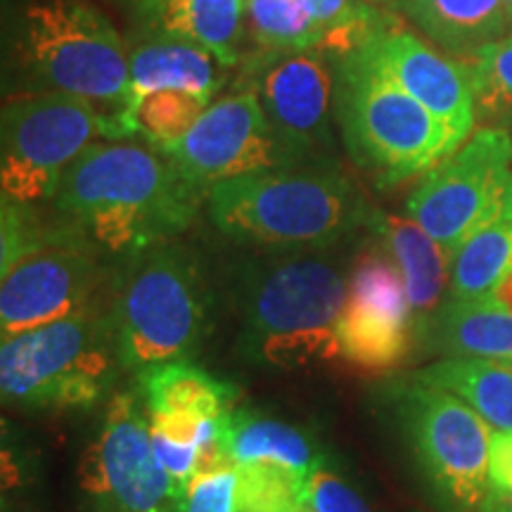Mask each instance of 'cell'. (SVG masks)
<instances>
[{"mask_svg":"<svg viewBox=\"0 0 512 512\" xmlns=\"http://www.w3.org/2000/svg\"><path fill=\"white\" fill-rule=\"evenodd\" d=\"M178 512H238V465L197 472L185 486Z\"/></svg>","mask_w":512,"mask_h":512,"instance_id":"obj_31","label":"cell"},{"mask_svg":"<svg viewBox=\"0 0 512 512\" xmlns=\"http://www.w3.org/2000/svg\"><path fill=\"white\" fill-rule=\"evenodd\" d=\"M475 93L477 121L505 128L512 121V34L465 60Z\"/></svg>","mask_w":512,"mask_h":512,"instance_id":"obj_28","label":"cell"},{"mask_svg":"<svg viewBox=\"0 0 512 512\" xmlns=\"http://www.w3.org/2000/svg\"><path fill=\"white\" fill-rule=\"evenodd\" d=\"M420 342L446 358H482L512 366V313L486 299H448L422 330Z\"/></svg>","mask_w":512,"mask_h":512,"instance_id":"obj_19","label":"cell"},{"mask_svg":"<svg viewBox=\"0 0 512 512\" xmlns=\"http://www.w3.org/2000/svg\"><path fill=\"white\" fill-rule=\"evenodd\" d=\"M81 489L95 512H178L185 491L159 463L150 418L133 392L114 394L81 460Z\"/></svg>","mask_w":512,"mask_h":512,"instance_id":"obj_11","label":"cell"},{"mask_svg":"<svg viewBox=\"0 0 512 512\" xmlns=\"http://www.w3.org/2000/svg\"><path fill=\"white\" fill-rule=\"evenodd\" d=\"M503 10H505V19H508V31L512 34V0H503Z\"/></svg>","mask_w":512,"mask_h":512,"instance_id":"obj_37","label":"cell"},{"mask_svg":"<svg viewBox=\"0 0 512 512\" xmlns=\"http://www.w3.org/2000/svg\"><path fill=\"white\" fill-rule=\"evenodd\" d=\"M64 230V221L50 223L41 221L31 204L15 202L3 197V230H0V242H3V259H0V271L8 273L17 261L29 256L36 249L48 245Z\"/></svg>","mask_w":512,"mask_h":512,"instance_id":"obj_30","label":"cell"},{"mask_svg":"<svg viewBox=\"0 0 512 512\" xmlns=\"http://www.w3.org/2000/svg\"><path fill=\"white\" fill-rule=\"evenodd\" d=\"M491 512H512V498L508 503H503L501 508H496V510H491Z\"/></svg>","mask_w":512,"mask_h":512,"instance_id":"obj_38","label":"cell"},{"mask_svg":"<svg viewBox=\"0 0 512 512\" xmlns=\"http://www.w3.org/2000/svg\"><path fill=\"white\" fill-rule=\"evenodd\" d=\"M309 472L275 460L238 465V512H311L306 503Z\"/></svg>","mask_w":512,"mask_h":512,"instance_id":"obj_27","label":"cell"},{"mask_svg":"<svg viewBox=\"0 0 512 512\" xmlns=\"http://www.w3.org/2000/svg\"><path fill=\"white\" fill-rule=\"evenodd\" d=\"M207 195L155 147L95 143L64 171L55 211L100 252L131 256L183 233Z\"/></svg>","mask_w":512,"mask_h":512,"instance_id":"obj_1","label":"cell"},{"mask_svg":"<svg viewBox=\"0 0 512 512\" xmlns=\"http://www.w3.org/2000/svg\"><path fill=\"white\" fill-rule=\"evenodd\" d=\"M207 209L230 240L275 254L328 249L370 226L375 214L342 171L320 162L211 185Z\"/></svg>","mask_w":512,"mask_h":512,"instance_id":"obj_2","label":"cell"},{"mask_svg":"<svg viewBox=\"0 0 512 512\" xmlns=\"http://www.w3.org/2000/svg\"><path fill=\"white\" fill-rule=\"evenodd\" d=\"M209 98L190 91H155L128 102L119 114L121 138H145L150 147H162L181 140L209 107Z\"/></svg>","mask_w":512,"mask_h":512,"instance_id":"obj_25","label":"cell"},{"mask_svg":"<svg viewBox=\"0 0 512 512\" xmlns=\"http://www.w3.org/2000/svg\"><path fill=\"white\" fill-rule=\"evenodd\" d=\"M486 302L512 313V259L508 268H505V273L501 275V280H498V285L494 287V292L486 297Z\"/></svg>","mask_w":512,"mask_h":512,"instance_id":"obj_34","label":"cell"},{"mask_svg":"<svg viewBox=\"0 0 512 512\" xmlns=\"http://www.w3.org/2000/svg\"><path fill=\"white\" fill-rule=\"evenodd\" d=\"M370 228L380 235L382 247L387 249L399 268L415 325H418L420 342L425 325L444 306V292L446 287H451L453 256L413 219L375 211Z\"/></svg>","mask_w":512,"mask_h":512,"instance_id":"obj_18","label":"cell"},{"mask_svg":"<svg viewBox=\"0 0 512 512\" xmlns=\"http://www.w3.org/2000/svg\"><path fill=\"white\" fill-rule=\"evenodd\" d=\"M366 48L403 91L413 95L460 138L467 140L475 131V93L470 69L463 60L437 53L394 15L370 38Z\"/></svg>","mask_w":512,"mask_h":512,"instance_id":"obj_16","label":"cell"},{"mask_svg":"<svg viewBox=\"0 0 512 512\" xmlns=\"http://www.w3.org/2000/svg\"><path fill=\"white\" fill-rule=\"evenodd\" d=\"M140 375V396L147 415L183 422L226 418L235 411L238 389L233 384L192 366L190 361L164 363Z\"/></svg>","mask_w":512,"mask_h":512,"instance_id":"obj_20","label":"cell"},{"mask_svg":"<svg viewBox=\"0 0 512 512\" xmlns=\"http://www.w3.org/2000/svg\"><path fill=\"white\" fill-rule=\"evenodd\" d=\"M335 117L351 159L396 185L427 174L465 143L382 69L363 46L332 62Z\"/></svg>","mask_w":512,"mask_h":512,"instance_id":"obj_5","label":"cell"},{"mask_svg":"<svg viewBox=\"0 0 512 512\" xmlns=\"http://www.w3.org/2000/svg\"><path fill=\"white\" fill-rule=\"evenodd\" d=\"M216 62L207 48L195 43L140 41L128 55L126 105L155 91H190L211 100L221 86Z\"/></svg>","mask_w":512,"mask_h":512,"instance_id":"obj_22","label":"cell"},{"mask_svg":"<svg viewBox=\"0 0 512 512\" xmlns=\"http://www.w3.org/2000/svg\"><path fill=\"white\" fill-rule=\"evenodd\" d=\"M512 498V432L494 430L489 448V496L482 512L501 508Z\"/></svg>","mask_w":512,"mask_h":512,"instance_id":"obj_33","label":"cell"},{"mask_svg":"<svg viewBox=\"0 0 512 512\" xmlns=\"http://www.w3.org/2000/svg\"><path fill=\"white\" fill-rule=\"evenodd\" d=\"M337 330L342 358L370 373L392 370L411 356L418 325L399 268L382 242L356 256Z\"/></svg>","mask_w":512,"mask_h":512,"instance_id":"obj_14","label":"cell"},{"mask_svg":"<svg viewBox=\"0 0 512 512\" xmlns=\"http://www.w3.org/2000/svg\"><path fill=\"white\" fill-rule=\"evenodd\" d=\"M510 166V133L482 126L427 171L406 202L408 219L453 256L479 228L501 219Z\"/></svg>","mask_w":512,"mask_h":512,"instance_id":"obj_10","label":"cell"},{"mask_svg":"<svg viewBox=\"0 0 512 512\" xmlns=\"http://www.w3.org/2000/svg\"><path fill=\"white\" fill-rule=\"evenodd\" d=\"M159 152L204 190L228 178L299 164L278 138L254 91L226 95L209 105L181 140Z\"/></svg>","mask_w":512,"mask_h":512,"instance_id":"obj_13","label":"cell"},{"mask_svg":"<svg viewBox=\"0 0 512 512\" xmlns=\"http://www.w3.org/2000/svg\"><path fill=\"white\" fill-rule=\"evenodd\" d=\"M306 503L311 512H373L354 486L328 467L325 460L309 472Z\"/></svg>","mask_w":512,"mask_h":512,"instance_id":"obj_32","label":"cell"},{"mask_svg":"<svg viewBox=\"0 0 512 512\" xmlns=\"http://www.w3.org/2000/svg\"><path fill=\"white\" fill-rule=\"evenodd\" d=\"M105 285L100 249L67 226L36 252L3 273L0 335L17 337L41 325L69 318L95 302Z\"/></svg>","mask_w":512,"mask_h":512,"instance_id":"obj_12","label":"cell"},{"mask_svg":"<svg viewBox=\"0 0 512 512\" xmlns=\"http://www.w3.org/2000/svg\"><path fill=\"white\" fill-rule=\"evenodd\" d=\"M17 60L31 93H67L110 107L107 128L119 138L117 119L128 98V55L110 19L83 0H34L17 29ZM102 114V112H100Z\"/></svg>","mask_w":512,"mask_h":512,"instance_id":"obj_6","label":"cell"},{"mask_svg":"<svg viewBox=\"0 0 512 512\" xmlns=\"http://www.w3.org/2000/svg\"><path fill=\"white\" fill-rule=\"evenodd\" d=\"M245 76L252 81L249 91L259 95L268 121L299 164L330 143L335 67L323 50H264L249 60Z\"/></svg>","mask_w":512,"mask_h":512,"instance_id":"obj_15","label":"cell"},{"mask_svg":"<svg viewBox=\"0 0 512 512\" xmlns=\"http://www.w3.org/2000/svg\"><path fill=\"white\" fill-rule=\"evenodd\" d=\"M396 10L463 62L508 34L503 0H403Z\"/></svg>","mask_w":512,"mask_h":512,"instance_id":"obj_21","label":"cell"},{"mask_svg":"<svg viewBox=\"0 0 512 512\" xmlns=\"http://www.w3.org/2000/svg\"><path fill=\"white\" fill-rule=\"evenodd\" d=\"M247 0H138L143 41H185L207 48L221 64H238Z\"/></svg>","mask_w":512,"mask_h":512,"instance_id":"obj_17","label":"cell"},{"mask_svg":"<svg viewBox=\"0 0 512 512\" xmlns=\"http://www.w3.org/2000/svg\"><path fill=\"white\" fill-rule=\"evenodd\" d=\"M252 38L264 50L318 48L320 34L304 0H247Z\"/></svg>","mask_w":512,"mask_h":512,"instance_id":"obj_29","label":"cell"},{"mask_svg":"<svg viewBox=\"0 0 512 512\" xmlns=\"http://www.w3.org/2000/svg\"><path fill=\"white\" fill-rule=\"evenodd\" d=\"M366 3H370V5H375V8H399V5L403 3V0H366Z\"/></svg>","mask_w":512,"mask_h":512,"instance_id":"obj_36","label":"cell"},{"mask_svg":"<svg viewBox=\"0 0 512 512\" xmlns=\"http://www.w3.org/2000/svg\"><path fill=\"white\" fill-rule=\"evenodd\" d=\"M226 451L235 465L275 460L302 472H311L325 460L316 441L304 430L245 408H235L230 413Z\"/></svg>","mask_w":512,"mask_h":512,"instance_id":"obj_24","label":"cell"},{"mask_svg":"<svg viewBox=\"0 0 512 512\" xmlns=\"http://www.w3.org/2000/svg\"><path fill=\"white\" fill-rule=\"evenodd\" d=\"M415 380L446 389L475 408L494 430L512 432V366L482 358H444Z\"/></svg>","mask_w":512,"mask_h":512,"instance_id":"obj_23","label":"cell"},{"mask_svg":"<svg viewBox=\"0 0 512 512\" xmlns=\"http://www.w3.org/2000/svg\"><path fill=\"white\" fill-rule=\"evenodd\" d=\"M505 131H508V133H510V138H512V121H510L508 126H505Z\"/></svg>","mask_w":512,"mask_h":512,"instance_id":"obj_39","label":"cell"},{"mask_svg":"<svg viewBox=\"0 0 512 512\" xmlns=\"http://www.w3.org/2000/svg\"><path fill=\"white\" fill-rule=\"evenodd\" d=\"M121 368L110 304L95 302L74 316L3 339L0 389L24 408H91Z\"/></svg>","mask_w":512,"mask_h":512,"instance_id":"obj_7","label":"cell"},{"mask_svg":"<svg viewBox=\"0 0 512 512\" xmlns=\"http://www.w3.org/2000/svg\"><path fill=\"white\" fill-rule=\"evenodd\" d=\"M501 219L512 223V166H510V178H508V188H505V197H503V209H501Z\"/></svg>","mask_w":512,"mask_h":512,"instance_id":"obj_35","label":"cell"},{"mask_svg":"<svg viewBox=\"0 0 512 512\" xmlns=\"http://www.w3.org/2000/svg\"><path fill=\"white\" fill-rule=\"evenodd\" d=\"M396 415L415 463L441 503L456 512H482L494 427L463 399L420 380L396 396Z\"/></svg>","mask_w":512,"mask_h":512,"instance_id":"obj_8","label":"cell"},{"mask_svg":"<svg viewBox=\"0 0 512 512\" xmlns=\"http://www.w3.org/2000/svg\"><path fill=\"white\" fill-rule=\"evenodd\" d=\"M110 320L121 370L190 361L211 325V292L195 256L171 242L126 256Z\"/></svg>","mask_w":512,"mask_h":512,"instance_id":"obj_4","label":"cell"},{"mask_svg":"<svg viewBox=\"0 0 512 512\" xmlns=\"http://www.w3.org/2000/svg\"><path fill=\"white\" fill-rule=\"evenodd\" d=\"M320 252L278 254L242 275L240 344L252 363L294 370L342 358L337 328L347 280Z\"/></svg>","mask_w":512,"mask_h":512,"instance_id":"obj_3","label":"cell"},{"mask_svg":"<svg viewBox=\"0 0 512 512\" xmlns=\"http://www.w3.org/2000/svg\"><path fill=\"white\" fill-rule=\"evenodd\" d=\"M512 259V223L496 219L470 235L451 264L453 299H486Z\"/></svg>","mask_w":512,"mask_h":512,"instance_id":"obj_26","label":"cell"},{"mask_svg":"<svg viewBox=\"0 0 512 512\" xmlns=\"http://www.w3.org/2000/svg\"><path fill=\"white\" fill-rule=\"evenodd\" d=\"M107 119L91 100L67 93H27L5 102L0 124L3 197L34 204L55 200L64 171Z\"/></svg>","mask_w":512,"mask_h":512,"instance_id":"obj_9","label":"cell"}]
</instances>
